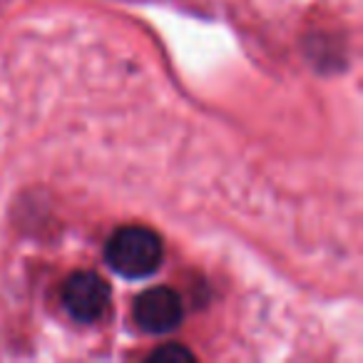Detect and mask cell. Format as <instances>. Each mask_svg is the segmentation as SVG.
Masks as SVG:
<instances>
[{"instance_id": "6da1fadb", "label": "cell", "mask_w": 363, "mask_h": 363, "mask_svg": "<svg viewBox=\"0 0 363 363\" xmlns=\"http://www.w3.org/2000/svg\"><path fill=\"white\" fill-rule=\"evenodd\" d=\"M162 239L147 227H122L110 237L105 259L117 274L127 279H145L162 264Z\"/></svg>"}, {"instance_id": "7a4b0ae2", "label": "cell", "mask_w": 363, "mask_h": 363, "mask_svg": "<svg viewBox=\"0 0 363 363\" xmlns=\"http://www.w3.org/2000/svg\"><path fill=\"white\" fill-rule=\"evenodd\" d=\"M110 303V286L95 272H75L65 279L62 306L77 321H97Z\"/></svg>"}, {"instance_id": "277c9868", "label": "cell", "mask_w": 363, "mask_h": 363, "mask_svg": "<svg viewBox=\"0 0 363 363\" xmlns=\"http://www.w3.org/2000/svg\"><path fill=\"white\" fill-rule=\"evenodd\" d=\"M150 358L152 361H192L194 356L184 346H179V343H167V346L157 348Z\"/></svg>"}, {"instance_id": "3957f363", "label": "cell", "mask_w": 363, "mask_h": 363, "mask_svg": "<svg viewBox=\"0 0 363 363\" xmlns=\"http://www.w3.org/2000/svg\"><path fill=\"white\" fill-rule=\"evenodd\" d=\"M182 316H184V306H182V296L174 289H147L135 301V321L147 333L174 331L182 323Z\"/></svg>"}]
</instances>
